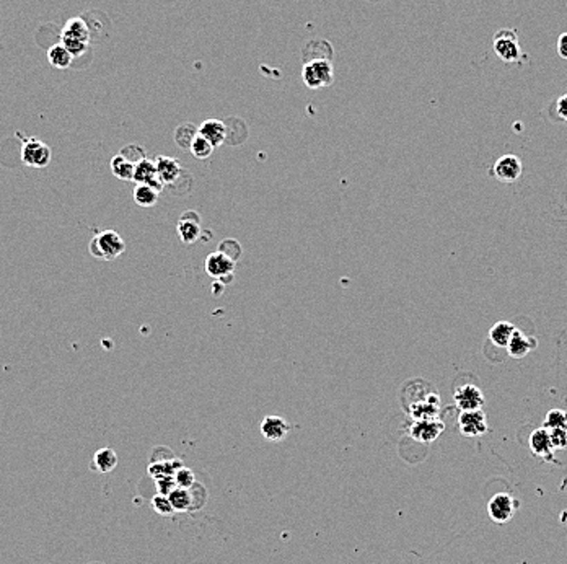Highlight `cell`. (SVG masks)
Instances as JSON below:
<instances>
[{"label":"cell","mask_w":567,"mask_h":564,"mask_svg":"<svg viewBox=\"0 0 567 564\" xmlns=\"http://www.w3.org/2000/svg\"><path fill=\"white\" fill-rule=\"evenodd\" d=\"M214 150H215L214 145L209 142L206 138H202L201 134H198L196 139L193 140L189 152H191L193 157H196L198 160H207V158L214 153Z\"/></svg>","instance_id":"obj_27"},{"label":"cell","mask_w":567,"mask_h":564,"mask_svg":"<svg viewBox=\"0 0 567 564\" xmlns=\"http://www.w3.org/2000/svg\"><path fill=\"white\" fill-rule=\"evenodd\" d=\"M458 427L466 438H479L484 435L489 429L486 413L483 409H473V411H461L458 416Z\"/></svg>","instance_id":"obj_5"},{"label":"cell","mask_w":567,"mask_h":564,"mask_svg":"<svg viewBox=\"0 0 567 564\" xmlns=\"http://www.w3.org/2000/svg\"><path fill=\"white\" fill-rule=\"evenodd\" d=\"M155 165H157L158 178H160V181L165 186L176 183V181L181 178V175H183L181 163L173 157H165V156L157 157Z\"/></svg>","instance_id":"obj_15"},{"label":"cell","mask_w":567,"mask_h":564,"mask_svg":"<svg viewBox=\"0 0 567 564\" xmlns=\"http://www.w3.org/2000/svg\"><path fill=\"white\" fill-rule=\"evenodd\" d=\"M517 509L515 499L507 493H499L492 496L491 501L488 504L489 517L492 518L496 524H506L514 517V512Z\"/></svg>","instance_id":"obj_7"},{"label":"cell","mask_w":567,"mask_h":564,"mask_svg":"<svg viewBox=\"0 0 567 564\" xmlns=\"http://www.w3.org/2000/svg\"><path fill=\"white\" fill-rule=\"evenodd\" d=\"M492 48L496 56L503 62L510 64L520 61L521 48L519 43V35H517L515 30H499L494 36Z\"/></svg>","instance_id":"obj_3"},{"label":"cell","mask_w":567,"mask_h":564,"mask_svg":"<svg viewBox=\"0 0 567 564\" xmlns=\"http://www.w3.org/2000/svg\"><path fill=\"white\" fill-rule=\"evenodd\" d=\"M133 181L135 185L152 186V188H155L158 191H162L163 188H165V185L162 183L160 178H158L155 162L148 160V158H145V160L139 162L137 165H135L134 180Z\"/></svg>","instance_id":"obj_14"},{"label":"cell","mask_w":567,"mask_h":564,"mask_svg":"<svg viewBox=\"0 0 567 564\" xmlns=\"http://www.w3.org/2000/svg\"><path fill=\"white\" fill-rule=\"evenodd\" d=\"M555 450L567 449V429H548Z\"/></svg>","instance_id":"obj_36"},{"label":"cell","mask_w":567,"mask_h":564,"mask_svg":"<svg viewBox=\"0 0 567 564\" xmlns=\"http://www.w3.org/2000/svg\"><path fill=\"white\" fill-rule=\"evenodd\" d=\"M111 173L116 176L117 180L122 181H133L134 180V171H135V163L128 160L124 156L117 153L116 157L111 158L110 162Z\"/></svg>","instance_id":"obj_22"},{"label":"cell","mask_w":567,"mask_h":564,"mask_svg":"<svg viewBox=\"0 0 567 564\" xmlns=\"http://www.w3.org/2000/svg\"><path fill=\"white\" fill-rule=\"evenodd\" d=\"M152 507L153 511L157 514H160L163 517H168L171 516V514L175 512L173 506H171L170 499H168V496H163V494H157L152 498Z\"/></svg>","instance_id":"obj_30"},{"label":"cell","mask_w":567,"mask_h":564,"mask_svg":"<svg viewBox=\"0 0 567 564\" xmlns=\"http://www.w3.org/2000/svg\"><path fill=\"white\" fill-rule=\"evenodd\" d=\"M92 465L98 473H110L115 470L117 465V455L115 450L110 447L99 449L93 455Z\"/></svg>","instance_id":"obj_21"},{"label":"cell","mask_w":567,"mask_h":564,"mask_svg":"<svg viewBox=\"0 0 567 564\" xmlns=\"http://www.w3.org/2000/svg\"><path fill=\"white\" fill-rule=\"evenodd\" d=\"M61 38L79 39V41H85V43H90V28H88L87 21L80 17L67 20L64 28H62L61 31Z\"/></svg>","instance_id":"obj_18"},{"label":"cell","mask_w":567,"mask_h":564,"mask_svg":"<svg viewBox=\"0 0 567 564\" xmlns=\"http://www.w3.org/2000/svg\"><path fill=\"white\" fill-rule=\"evenodd\" d=\"M302 79L308 88L316 90L333 84V64L329 59H310L303 64Z\"/></svg>","instance_id":"obj_2"},{"label":"cell","mask_w":567,"mask_h":564,"mask_svg":"<svg viewBox=\"0 0 567 564\" xmlns=\"http://www.w3.org/2000/svg\"><path fill=\"white\" fill-rule=\"evenodd\" d=\"M556 113L562 121L567 122V93L557 98L556 102Z\"/></svg>","instance_id":"obj_37"},{"label":"cell","mask_w":567,"mask_h":564,"mask_svg":"<svg viewBox=\"0 0 567 564\" xmlns=\"http://www.w3.org/2000/svg\"><path fill=\"white\" fill-rule=\"evenodd\" d=\"M523 165L517 156H502L492 167V175L502 183H515L521 176Z\"/></svg>","instance_id":"obj_10"},{"label":"cell","mask_w":567,"mask_h":564,"mask_svg":"<svg viewBox=\"0 0 567 564\" xmlns=\"http://www.w3.org/2000/svg\"><path fill=\"white\" fill-rule=\"evenodd\" d=\"M443 429H445V424L439 417H435V420L412 421L410 426V435L416 442L430 444L442 434Z\"/></svg>","instance_id":"obj_6"},{"label":"cell","mask_w":567,"mask_h":564,"mask_svg":"<svg viewBox=\"0 0 567 564\" xmlns=\"http://www.w3.org/2000/svg\"><path fill=\"white\" fill-rule=\"evenodd\" d=\"M235 271V261L227 256L225 253L217 252L211 253L206 258V272L215 281H222L225 277H232Z\"/></svg>","instance_id":"obj_11"},{"label":"cell","mask_w":567,"mask_h":564,"mask_svg":"<svg viewBox=\"0 0 567 564\" xmlns=\"http://www.w3.org/2000/svg\"><path fill=\"white\" fill-rule=\"evenodd\" d=\"M48 61L52 67H56V69L64 70V69H69V67L72 66L74 56H72V54L69 53V49H67L64 44L57 43V44H52V46L49 48Z\"/></svg>","instance_id":"obj_20"},{"label":"cell","mask_w":567,"mask_h":564,"mask_svg":"<svg viewBox=\"0 0 567 564\" xmlns=\"http://www.w3.org/2000/svg\"><path fill=\"white\" fill-rule=\"evenodd\" d=\"M52 152L48 144L36 138H28L21 144V162L26 167L44 168L51 163Z\"/></svg>","instance_id":"obj_4"},{"label":"cell","mask_w":567,"mask_h":564,"mask_svg":"<svg viewBox=\"0 0 567 564\" xmlns=\"http://www.w3.org/2000/svg\"><path fill=\"white\" fill-rule=\"evenodd\" d=\"M199 134H201L202 138H206L209 142L217 149L227 140V134H229V131H227V126L224 121L206 120L201 126H199Z\"/></svg>","instance_id":"obj_17"},{"label":"cell","mask_w":567,"mask_h":564,"mask_svg":"<svg viewBox=\"0 0 567 564\" xmlns=\"http://www.w3.org/2000/svg\"><path fill=\"white\" fill-rule=\"evenodd\" d=\"M219 252L225 253L227 256L232 258L235 263H237V259L242 256V247H240V243L237 242V240H224L219 247Z\"/></svg>","instance_id":"obj_34"},{"label":"cell","mask_w":567,"mask_h":564,"mask_svg":"<svg viewBox=\"0 0 567 564\" xmlns=\"http://www.w3.org/2000/svg\"><path fill=\"white\" fill-rule=\"evenodd\" d=\"M372 2H376V0H372Z\"/></svg>","instance_id":"obj_39"},{"label":"cell","mask_w":567,"mask_h":564,"mask_svg":"<svg viewBox=\"0 0 567 564\" xmlns=\"http://www.w3.org/2000/svg\"><path fill=\"white\" fill-rule=\"evenodd\" d=\"M175 481H176V488H183V489H191L194 483H196V475L191 468H180L178 471L175 473Z\"/></svg>","instance_id":"obj_29"},{"label":"cell","mask_w":567,"mask_h":564,"mask_svg":"<svg viewBox=\"0 0 567 564\" xmlns=\"http://www.w3.org/2000/svg\"><path fill=\"white\" fill-rule=\"evenodd\" d=\"M176 232H178L180 240L184 245L196 243L202 235L201 217H199V214L194 211H186L181 214L178 225H176Z\"/></svg>","instance_id":"obj_8"},{"label":"cell","mask_w":567,"mask_h":564,"mask_svg":"<svg viewBox=\"0 0 567 564\" xmlns=\"http://www.w3.org/2000/svg\"><path fill=\"white\" fill-rule=\"evenodd\" d=\"M528 445L535 457L543 458V460H552L555 447H552L550 431H548L546 427L541 426V427H538V429H535L532 434H530Z\"/></svg>","instance_id":"obj_12"},{"label":"cell","mask_w":567,"mask_h":564,"mask_svg":"<svg viewBox=\"0 0 567 564\" xmlns=\"http://www.w3.org/2000/svg\"><path fill=\"white\" fill-rule=\"evenodd\" d=\"M160 191L147 185H135L134 203L140 207H153L158 203Z\"/></svg>","instance_id":"obj_25"},{"label":"cell","mask_w":567,"mask_h":564,"mask_svg":"<svg viewBox=\"0 0 567 564\" xmlns=\"http://www.w3.org/2000/svg\"><path fill=\"white\" fill-rule=\"evenodd\" d=\"M126 250V243L122 236L115 230H103L92 238L88 245V252L93 258L103 259V261H113L119 258Z\"/></svg>","instance_id":"obj_1"},{"label":"cell","mask_w":567,"mask_h":564,"mask_svg":"<svg viewBox=\"0 0 567 564\" xmlns=\"http://www.w3.org/2000/svg\"><path fill=\"white\" fill-rule=\"evenodd\" d=\"M171 506H173L175 512H189L193 509V494L191 489L176 488L168 494Z\"/></svg>","instance_id":"obj_26"},{"label":"cell","mask_w":567,"mask_h":564,"mask_svg":"<svg viewBox=\"0 0 567 564\" xmlns=\"http://www.w3.org/2000/svg\"><path fill=\"white\" fill-rule=\"evenodd\" d=\"M155 486H157L158 494L168 496L171 491L176 489L175 476H160V478H155Z\"/></svg>","instance_id":"obj_35"},{"label":"cell","mask_w":567,"mask_h":564,"mask_svg":"<svg viewBox=\"0 0 567 564\" xmlns=\"http://www.w3.org/2000/svg\"><path fill=\"white\" fill-rule=\"evenodd\" d=\"M453 400H455L457 408L460 411H473V409H483L486 398H484L483 392L479 386L476 385H461L457 386L455 393H453Z\"/></svg>","instance_id":"obj_9"},{"label":"cell","mask_w":567,"mask_h":564,"mask_svg":"<svg viewBox=\"0 0 567 564\" xmlns=\"http://www.w3.org/2000/svg\"><path fill=\"white\" fill-rule=\"evenodd\" d=\"M183 467V462H181L180 458L173 457V455H168V457L162 458L153 457L151 465H148V475H151L153 480L160 478V476H175V473Z\"/></svg>","instance_id":"obj_16"},{"label":"cell","mask_w":567,"mask_h":564,"mask_svg":"<svg viewBox=\"0 0 567 564\" xmlns=\"http://www.w3.org/2000/svg\"><path fill=\"white\" fill-rule=\"evenodd\" d=\"M556 51L562 59H567V33H562L559 38H557Z\"/></svg>","instance_id":"obj_38"},{"label":"cell","mask_w":567,"mask_h":564,"mask_svg":"<svg viewBox=\"0 0 567 564\" xmlns=\"http://www.w3.org/2000/svg\"><path fill=\"white\" fill-rule=\"evenodd\" d=\"M507 352H509L510 357L514 359H521L532 351L533 346L530 344V338H527L520 330H515L514 336H512L509 346H507Z\"/></svg>","instance_id":"obj_23"},{"label":"cell","mask_w":567,"mask_h":564,"mask_svg":"<svg viewBox=\"0 0 567 564\" xmlns=\"http://www.w3.org/2000/svg\"><path fill=\"white\" fill-rule=\"evenodd\" d=\"M61 43L64 44L67 49H69V53L72 54V56H74V59L84 56V54L87 53V49H88V43H85V41L61 38Z\"/></svg>","instance_id":"obj_31"},{"label":"cell","mask_w":567,"mask_h":564,"mask_svg":"<svg viewBox=\"0 0 567 564\" xmlns=\"http://www.w3.org/2000/svg\"><path fill=\"white\" fill-rule=\"evenodd\" d=\"M261 434L262 438L269 442H280L287 438V434L290 432V424L284 420L282 416H266L261 422Z\"/></svg>","instance_id":"obj_13"},{"label":"cell","mask_w":567,"mask_h":564,"mask_svg":"<svg viewBox=\"0 0 567 564\" xmlns=\"http://www.w3.org/2000/svg\"><path fill=\"white\" fill-rule=\"evenodd\" d=\"M121 156H124L126 158H128V160L135 163V165H137L139 162H142V160H145V158H147V157H145L144 147H140V145H137V144H131V145H128V147L122 149Z\"/></svg>","instance_id":"obj_32"},{"label":"cell","mask_w":567,"mask_h":564,"mask_svg":"<svg viewBox=\"0 0 567 564\" xmlns=\"http://www.w3.org/2000/svg\"><path fill=\"white\" fill-rule=\"evenodd\" d=\"M543 427H546V429H567V411H562V409L548 411Z\"/></svg>","instance_id":"obj_28"},{"label":"cell","mask_w":567,"mask_h":564,"mask_svg":"<svg viewBox=\"0 0 567 564\" xmlns=\"http://www.w3.org/2000/svg\"><path fill=\"white\" fill-rule=\"evenodd\" d=\"M191 494H193V509H191V511H199V509L206 506L207 489L204 488L202 485L194 483V486L191 488Z\"/></svg>","instance_id":"obj_33"},{"label":"cell","mask_w":567,"mask_h":564,"mask_svg":"<svg viewBox=\"0 0 567 564\" xmlns=\"http://www.w3.org/2000/svg\"><path fill=\"white\" fill-rule=\"evenodd\" d=\"M199 134V127H196L193 122H183L176 127L175 131V142L178 144V147L183 150L191 149L193 140L196 139V135Z\"/></svg>","instance_id":"obj_24"},{"label":"cell","mask_w":567,"mask_h":564,"mask_svg":"<svg viewBox=\"0 0 567 564\" xmlns=\"http://www.w3.org/2000/svg\"><path fill=\"white\" fill-rule=\"evenodd\" d=\"M515 330L517 328L510 321H497L489 331V341L497 348H507Z\"/></svg>","instance_id":"obj_19"}]
</instances>
